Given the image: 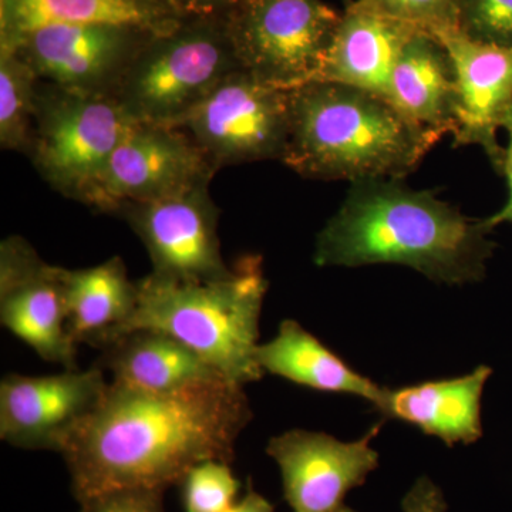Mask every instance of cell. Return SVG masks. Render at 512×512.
Segmentation results:
<instances>
[{"instance_id":"obj_1","label":"cell","mask_w":512,"mask_h":512,"mask_svg":"<svg viewBox=\"0 0 512 512\" xmlns=\"http://www.w3.org/2000/svg\"><path fill=\"white\" fill-rule=\"evenodd\" d=\"M252 419L244 386L221 379L175 392L110 382L62 450L79 503L111 491H167L202 461L232 463Z\"/></svg>"},{"instance_id":"obj_2","label":"cell","mask_w":512,"mask_h":512,"mask_svg":"<svg viewBox=\"0 0 512 512\" xmlns=\"http://www.w3.org/2000/svg\"><path fill=\"white\" fill-rule=\"evenodd\" d=\"M485 220H471L431 191L394 178L350 183L348 195L316 238L318 266H409L431 281H483L497 244Z\"/></svg>"},{"instance_id":"obj_3","label":"cell","mask_w":512,"mask_h":512,"mask_svg":"<svg viewBox=\"0 0 512 512\" xmlns=\"http://www.w3.org/2000/svg\"><path fill=\"white\" fill-rule=\"evenodd\" d=\"M376 94L313 82L291 90L282 163L308 180H403L440 140Z\"/></svg>"},{"instance_id":"obj_4","label":"cell","mask_w":512,"mask_h":512,"mask_svg":"<svg viewBox=\"0 0 512 512\" xmlns=\"http://www.w3.org/2000/svg\"><path fill=\"white\" fill-rule=\"evenodd\" d=\"M268 281L261 258L245 256L214 281H180L151 272L137 282V308L121 336L150 329L180 340L229 382L247 386L259 366V318Z\"/></svg>"},{"instance_id":"obj_5","label":"cell","mask_w":512,"mask_h":512,"mask_svg":"<svg viewBox=\"0 0 512 512\" xmlns=\"http://www.w3.org/2000/svg\"><path fill=\"white\" fill-rule=\"evenodd\" d=\"M242 70L224 18H188L143 47L113 97L137 123L180 128L229 74Z\"/></svg>"},{"instance_id":"obj_6","label":"cell","mask_w":512,"mask_h":512,"mask_svg":"<svg viewBox=\"0 0 512 512\" xmlns=\"http://www.w3.org/2000/svg\"><path fill=\"white\" fill-rule=\"evenodd\" d=\"M136 124L116 97L66 92L39 80L29 158L53 190L83 204Z\"/></svg>"},{"instance_id":"obj_7","label":"cell","mask_w":512,"mask_h":512,"mask_svg":"<svg viewBox=\"0 0 512 512\" xmlns=\"http://www.w3.org/2000/svg\"><path fill=\"white\" fill-rule=\"evenodd\" d=\"M340 18L320 0H244L224 19L241 69L292 90L318 82Z\"/></svg>"},{"instance_id":"obj_8","label":"cell","mask_w":512,"mask_h":512,"mask_svg":"<svg viewBox=\"0 0 512 512\" xmlns=\"http://www.w3.org/2000/svg\"><path fill=\"white\" fill-rule=\"evenodd\" d=\"M220 170L227 165L279 160L291 130V90L229 74L180 126Z\"/></svg>"},{"instance_id":"obj_9","label":"cell","mask_w":512,"mask_h":512,"mask_svg":"<svg viewBox=\"0 0 512 512\" xmlns=\"http://www.w3.org/2000/svg\"><path fill=\"white\" fill-rule=\"evenodd\" d=\"M217 167L181 128L137 123L114 150L83 204L117 214L210 185Z\"/></svg>"},{"instance_id":"obj_10","label":"cell","mask_w":512,"mask_h":512,"mask_svg":"<svg viewBox=\"0 0 512 512\" xmlns=\"http://www.w3.org/2000/svg\"><path fill=\"white\" fill-rule=\"evenodd\" d=\"M153 37L157 36L121 26L49 25L3 50L28 63L40 82L66 92L113 96Z\"/></svg>"},{"instance_id":"obj_11","label":"cell","mask_w":512,"mask_h":512,"mask_svg":"<svg viewBox=\"0 0 512 512\" xmlns=\"http://www.w3.org/2000/svg\"><path fill=\"white\" fill-rule=\"evenodd\" d=\"M117 214L143 242L153 274L180 281H214L231 274L218 237L221 210L210 185L165 200L124 205Z\"/></svg>"},{"instance_id":"obj_12","label":"cell","mask_w":512,"mask_h":512,"mask_svg":"<svg viewBox=\"0 0 512 512\" xmlns=\"http://www.w3.org/2000/svg\"><path fill=\"white\" fill-rule=\"evenodd\" d=\"M100 366L50 376L8 375L0 383V439L26 450L62 453L106 392Z\"/></svg>"},{"instance_id":"obj_13","label":"cell","mask_w":512,"mask_h":512,"mask_svg":"<svg viewBox=\"0 0 512 512\" xmlns=\"http://www.w3.org/2000/svg\"><path fill=\"white\" fill-rule=\"evenodd\" d=\"M0 320L47 362L77 369L66 325L63 268L43 261L22 237L0 245Z\"/></svg>"},{"instance_id":"obj_14","label":"cell","mask_w":512,"mask_h":512,"mask_svg":"<svg viewBox=\"0 0 512 512\" xmlns=\"http://www.w3.org/2000/svg\"><path fill=\"white\" fill-rule=\"evenodd\" d=\"M373 427L363 439L340 441L325 433L291 430L272 437L266 453L279 467L292 512H338L350 491L379 466Z\"/></svg>"},{"instance_id":"obj_15","label":"cell","mask_w":512,"mask_h":512,"mask_svg":"<svg viewBox=\"0 0 512 512\" xmlns=\"http://www.w3.org/2000/svg\"><path fill=\"white\" fill-rule=\"evenodd\" d=\"M434 36L446 47L456 74L454 146L483 148L501 174L505 148L497 134L512 109V47L477 42L460 29Z\"/></svg>"},{"instance_id":"obj_16","label":"cell","mask_w":512,"mask_h":512,"mask_svg":"<svg viewBox=\"0 0 512 512\" xmlns=\"http://www.w3.org/2000/svg\"><path fill=\"white\" fill-rule=\"evenodd\" d=\"M188 18L174 0H0V50L43 26L111 25L164 36Z\"/></svg>"},{"instance_id":"obj_17","label":"cell","mask_w":512,"mask_h":512,"mask_svg":"<svg viewBox=\"0 0 512 512\" xmlns=\"http://www.w3.org/2000/svg\"><path fill=\"white\" fill-rule=\"evenodd\" d=\"M417 32L421 30L352 3L340 18L318 82L343 84L386 99L394 67Z\"/></svg>"},{"instance_id":"obj_18","label":"cell","mask_w":512,"mask_h":512,"mask_svg":"<svg viewBox=\"0 0 512 512\" xmlns=\"http://www.w3.org/2000/svg\"><path fill=\"white\" fill-rule=\"evenodd\" d=\"M491 367L478 366L466 376L387 389L379 412L412 424L447 446L473 444L483 436L481 397Z\"/></svg>"},{"instance_id":"obj_19","label":"cell","mask_w":512,"mask_h":512,"mask_svg":"<svg viewBox=\"0 0 512 512\" xmlns=\"http://www.w3.org/2000/svg\"><path fill=\"white\" fill-rule=\"evenodd\" d=\"M66 325L74 345L106 348L120 338L137 308V282L120 256L84 269L63 268Z\"/></svg>"},{"instance_id":"obj_20","label":"cell","mask_w":512,"mask_h":512,"mask_svg":"<svg viewBox=\"0 0 512 512\" xmlns=\"http://www.w3.org/2000/svg\"><path fill=\"white\" fill-rule=\"evenodd\" d=\"M103 352V367L111 373V382L134 389L175 392L225 379L194 350L158 330L126 333L103 348Z\"/></svg>"},{"instance_id":"obj_21","label":"cell","mask_w":512,"mask_h":512,"mask_svg":"<svg viewBox=\"0 0 512 512\" xmlns=\"http://www.w3.org/2000/svg\"><path fill=\"white\" fill-rule=\"evenodd\" d=\"M386 100L414 123L440 136L454 130L456 74L439 37L417 32L404 47Z\"/></svg>"},{"instance_id":"obj_22","label":"cell","mask_w":512,"mask_h":512,"mask_svg":"<svg viewBox=\"0 0 512 512\" xmlns=\"http://www.w3.org/2000/svg\"><path fill=\"white\" fill-rule=\"evenodd\" d=\"M256 357L264 372L299 386L319 392L353 394L372 403L377 410L386 399V387L355 372L295 320H284L275 338L258 346Z\"/></svg>"},{"instance_id":"obj_23","label":"cell","mask_w":512,"mask_h":512,"mask_svg":"<svg viewBox=\"0 0 512 512\" xmlns=\"http://www.w3.org/2000/svg\"><path fill=\"white\" fill-rule=\"evenodd\" d=\"M39 79L15 52L0 50V146L29 156Z\"/></svg>"},{"instance_id":"obj_24","label":"cell","mask_w":512,"mask_h":512,"mask_svg":"<svg viewBox=\"0 0 512 512\" xmlns=\"http://www.w3.org/2000/svg\"><path fill=\"white\" fill-rule=\"evenodd\" d=\"M178 485L185 512H225L235 504L239 491L231 464L220 460L202 461Z\"/></svg>"},{"instance_id":"obj_25","label":"cell","mask_w":512,"mask_h":512,"mask_svg":"<svg viewBox=\"0 0 512 512\" xmlns=\"http://www.w3.org/2000/svg\"><path fill=\"white\" fill-rule=\"evenodd\" d=\"M353 3L431 35L458 29L457 0H356Z\"/></svg>"},{"instance_id":"obj_26","label":"cell","mask_w":512,"mask_h":512,"mask_svg":"<svg viewBox=\"0 0 512 512\" xmlns=\"http://www.w3.org/2000/svg\"><path fill=\"white\" fill-rule=\"evenodd\" d=\"M458 29L488 45L512 47V0H457Z\"/></svg>"},{"instance_id":"obj_27","label":"cell","mask_w":512,"mask_h":512,"mask_svg":"<svg viewBox=\"0 0 512 512\" xmlns=\"http://www.w3.org/2000/svg\"><path fill=\"white\" fill-rule=\"evenodd\" d=\"M164 493L147 488L111 491L79 503L80 512H165Z\"/></svg>"},{"instance_id":"obj_28","label":"cell","mask_w":512,"mask_h":512,"mask_svg":"<svg viewBox=\"0 0 512 512\" xmlns=\"http://www.w3.org/2000/svg\"><path fill=\"white\" fill-rule=\"evenodd\" d=\"M403 512H447V503L439 487L427 477H421L407 491Z\"/></svg>"},{"instance_id":"obj_29","label":"cell","mask_w":512,"mask_h":512,"mask_svg":"<svg viewBox=\"0 0 512 512\" xmlns=\"http://www.w3.org/2000/svg\"><path fill=\"white\" fill-rule=\"evenodd\" d=\"M191 18H225L244 0H174Z\"/></svg>"},{"instance_id":"obj_30","label":"cell","mask_w":512,"mask_h":512,"mask_svg":"<svg viewBox=\"0 0 512 512\" xmlns=\"http://www.w3.org/2000/svg\"><path fill=\"white\" fill-rule=\"evenodd\" d=\"M504 130L508 134V144L505 147L503 175L507 178L508 200L500 211L495 212L491 217L485 218L490 228H497L501 224H512V109L505 119Z\"/></svg>"},{"instance_id":"obj_31","label":"cell","mask_w":512,"mask_h":512,"mask_svg":"<svg viewBox=\"0 0 512 512\" xmlns=\"http://www.w3.org/2000/svg\"><path fill=\"white\" fill-rule=\"evenodd\" d=\"M225 512H274V505L271 504V501L266 500L264 495L255 491L252 484L249 483L245 497Z\"/></svg>"},{"instance_id":"obj_32","label":"cell","mask_w":512,"mask_h":512,"mask_svg":"<svg viewBox=\"0 0 512 512\" xmlns=\"http://www.w3.org/2000/svg\"><path fill=\"white\" fill-rule=\"evenodd\" d=\"M338 512H357L353 510V508H349L348 505H345V507L340 508Z\"/></svg>"}]
</instances>
